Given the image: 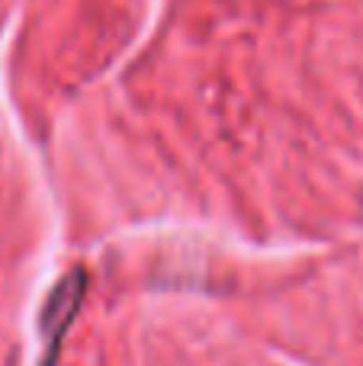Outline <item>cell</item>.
Instances as JSON below:
<instances>
[{
	"mask_svg": "<svg viewBox=\"0 0 363 366\" xmlns=\"http://www.w3.org/2000/svg\"><path fill=\"white\" fill-rule=\"evenodd\" d=\"M84 273L81 270H71L64 273L61 280L55 283V290L49 292L42 305V318H39V335H42V344H45V360L42 366H51V357L58 354V344H61L64 331L71 328L74 322V312L81 305V296H84Z\"/></svg>",
	"mask_w": 363,
	"mask_h": 366,
	"instance_id": "1",
	"label": "cell"
}]
</instances>
